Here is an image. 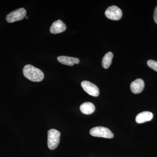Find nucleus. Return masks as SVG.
Here are the masks:
<instances>
[{
	"label": "nucleus",
	"mask_w": 157,
	"mask_h": 157,
	"mask_svg": "<svg viewBox=\"0 0 157 157\" xmlns=\"http://www.w3.org/2000/svg\"><path fill=\"white\" fill-rule=\"evenodd\" d=\"M144 87V83L141 78H137L132 82L131 84V89L132 92L135 94H138L143 90Z\"/></svg>",
	"instance_id": "obj_8"
},
{
	"label": "nucleus",
	"mask_w": 157,
	"mask_h": 157,
	"mask_svg": "<svg viewBox=\"0 0 157 157\" xmlns=\"http://www.w3.org/2000/svg\"><path fill=\"white\" fill-rule=\"evenodd\" d=\"M58 61L61 63L67 66H73L75 64H78L79 59L77 58L67 56L58 57Z\"/></svg>",
	"instance_id": "obj_10"
},
{
	"label": "nucleus",
	"mask_w": 157,
	"mask_h": 157,
	"mask_svg": "<svg viewBox=\"0 0 157 157\" xmlns=\"http://www.w3.org/2000/svg\"><path fill=\"white\" fill-rule=\"evenodd\" d=\"M60 133L55 129H52L48 132V147L50 150L55 149L58 146L60 141Z\"/></svg>",
	"instance_id": "obj_2"
},
{
	"label": "nucleus",
	"mask_w": 157,
	"mask_h": 157,
	"mask_svg": "<svg viewBox=\"0 0 157 157\" xmlns=\"http://www.w3.org/2000/svg\"><path fill=\"white\" fill-rule=\"evenodd\" d=\"M153 117V114L149 111H144L137 114L136 116V122L138 124L144 123L151 120Z\"/></svg>",
	"instance_id": "obj_9"
},
{
	"label": "nucleus",
	"mask_w": 157,
	"mask_h": 157,
	"mask_svg": "<svg viewBox=\"0 0 157 157\" xmlns=\"http://www.w3.org/2000/svg\"><path fill=\"white\" fill-rule=\"evenodd\" d=\"M26 15V11L24 8L17 9L7 15L6 20L8 22L13 23L22 20Z\"/></svg>",
	"instance_id": "obj_4"
},
{
	"label": "nucleus",
	"mask_w": 157,
	"mask_h": 157,
	"mask_svg": "<svg viewBox=\"0 0 157 157\" xmlns=\"http://www.w3.org/2000/svg\"><path fill=\"white\" fill-rule=\"evenodd\" d=\"M154 19L155 22L157 24V6L155 9L154 14Z\"/></svg>",
	"instance_id": "obj_14"
},
{
	"label": "nucleus",
	"mask_w": 157,
	"mask_h": 157,
	"mask_svg": "<svg viewBox=\"0 0 157 157\" xmlns=\"http://www.w3.org/2000/svg\"><path fill=\"white\" fill-rule=\"evenodd\" d=\"M67 26L64 23L60 20L56 21L51 26L50 33L52 34L60 33L66 30Z\"/></svg>",
	"instance_id": "obj_7"
},
{
	"label": "nucleus",
	"mask_w": 157,
	"mask_h": 157,
	"mask_svg": "<svg viewBox=\"0 0 157 157\" xmlns=\"http://www.w3.org/2000/svg\"><path fill=\"white\" fill-rule=\"evenodd\" d=\"M147 64L150 68L157 72V62L153 60H149L147 62Z\"/></svg>",
	"instance_id": "obj_13"
},
{
	"label": "nucleus",
	"mask_w": 157,
	"mask_h": 157,
	"mask_svg": "<svg viewBox=\"0 0 157 157\" xmlns=\"http://www.w3.org/2000/svg\"><path fill=\"white\" fill-rule=\"evenodd\" d=\"M81 86L83 90L90 95L93 97H98L99 96V90L98 86L88 81H83L82 82Z\"/></svg>",
	"instance_id": "obj_6"
},
{
	"label": "nucleus",
	"mask_w": 157,
	"mask_h": 157,
	"mask_svg": "<svg viewBox=\"0 0 157 157\" xmlns=\"http://www.w3.org/2000/svg\"><path fill=\"white\" fill-rule=\"evenodd\" d=\"M25 18H26V19H27V18H29V17H27V16H25Z\"/></svg>",
	"instance_id": "obj_15"
},
{
	"label": "nucleus",
	"mask_w": 157,
	"mask_h": 157,
	"mask_svg": "<svg viewBox=\"0 0 157 157\" xmlns=\"http://www.w3.org/2000/svg\"><path fill=\"white\" fill-rule=\"evenodd\" d=\"M90 134L94 137H104L106 138H112L113 133L108 128L104 127H97L90 130Z\"/></svg>",
	"instance_id": "obj_3"
},
{
	"label": "nucleus",
	"mask_w": 157,
	"mask_h": 157,
	"mask_svg": "<svg viewBox=\"0 0 157 157\" xmlns=\"http://www.w3.org/2000/svg\"><path fill=\"white\" fill-rule=\"evenodd\" d=\"M80 109L83 114L89 115L94 112L95 107L92 103L85 102L80 105Z\"/></svg>",
	"instance_id": "obj_11"
},
{
	"label": "nucleus",
	"mask_w": 157,
	"mask_h": 157,
	"mask_svg": "<svg viewBox=\"0 0 157 157\" xmlns=\"http://www.w3.org/2000/svg\"><path fill=\"white\" fill-rule=\"evenodd\" d=\"M107 18L112 20H119L121 18L122 12L121 10L116 6H111L108 7L105 12Z\"/></svg>",
	"instance_id": "obj_5"
},
{
	"label": "nucleus",
	"mask_w": 157,
	"mask_h": 157,
	"mask_svg": "<svg viewBox=\"0 0 157 157\" xmlns=\"http://www.w3.org/2000/svg\"><path fill=\"white\" fill-rule=\"evenodd\" d=\"M23 73L26 78L33 82H40L44 78V74L42 70L30 64L25 66Z\"/></svg>",
	"instance_id": "obj_1"
},
{
	"label": "nucleus",
	"mask_w": 157,
	"mask_h": 157,
	"mask_svg": "<svg viewBox=\"0 0 157 157\" xmlns=\"http://www.w3.org/2000/svg\"><path fill=\"white\" fill-rule=\"evenodd\" d=\"M113 53L111 52H109L105 55L102 59V65L103 67L107 69L109 67L112 63Z\"/></svg>",
	"instance_id": "obj_12"
}]
</instances>
